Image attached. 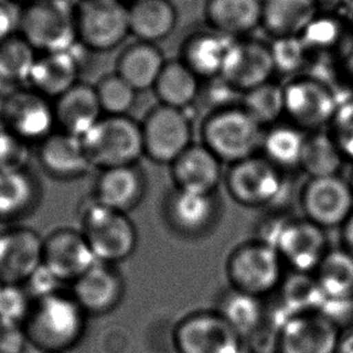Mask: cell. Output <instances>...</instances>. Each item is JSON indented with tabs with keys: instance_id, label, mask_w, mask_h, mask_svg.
I'll list each match as a JSON object with an SVG mask.
<instances>
[{
	"instance_id": "f907efd6",
	"label": "cell",
	"mask_w": 353,
	"mask_h": 353,
	"mask_svg": "<svg viewBox=\"0 0 353 353\" xmlns=\"http://www.w3.org/2000/svg\"><path fill=\"white\" fill-rule=\"evenodd\" d=\"M335 353H353V327L343 336H339Z\"/></svg>"
},
{
	"instance_id": "8d00e7d4",
	"label": "cell",
	"mask_w": 353,
	"mask_h": 353,
	"mask_svg": "<svg viewBox=\"0 0 353 353\" xmlns=\"http://www.w3.org/2000/svg\"><path fill=\"white\" fill-rule=\"evenodd\" d=\"M240 105L264 129L279 123L285 116L283 86L268 81L243 93Z\"/></svg>"
},
{
	"instance_id": "6da1fadb",
	"label": "cell",
	"mask_w": 353,
	"mask_h": 353,
	"mask_svg": "<svg viewBox=\"0 0 353 353\" xmlns=\"http://www.w3.org/2000/svg\"><path fill=\"white\" fill-rule=\"evenodd\" d=\"M86 312L70 294L58 291L33 301L22 323L29 344L41 353H64L79 344Z\"/></svg>"
},
{
	"instance_id": "7c38bea8",
	"label": "cell",
	"mask_w": 353,
	"mask_h": 353,
	"mask_svg": "<svg viewBox=\"0 0 353 353\" xmlns=\"http://www.w3.org/2000/svg\"><path fill=\"white\" fill-rule=\"evenodd\" d=\"M285 116L303 132H316L330 124L338 111L333 93L315 77H296L283 86Z\"/></svg>"
},
{
	"instance_id": "3957f363",
	"label": "cell",
	"mask_w": 353,
	"mask_h": 353,
	"mask_svg": "<svg viewBox=\"0 0 353 353\" xmlns=\"http://www.w3.org/2000/svg\"><path fill=\"white\" fill-rule=\"evenodd\" d=\"M19 34L40 53L63 52L77 40L75 5L67 0H33L19 9Z\"/></svg>"
},
{
	"instance_id": "9a60e30c",
	"label": "cell",
	"mask_w": 353,
	"mask_h": 353,
	"mask_svg": "<svg viewBox=\"0 0 353 353\" xmlns=\"http://www.w3.org/2000/svg\"><path fill=\"white\" fill-rule=\"evenodd\" d=\"M174 339L179 353H243L241 335L217 311L188 316Z\"/></svg>"
},
{
	"instance_id": "681fc988",
	"label": "cell",
	"mask_w": 353,
	"mask_h": 353,
	"mask_svg": "<svg viewBox=\"0 0 353 353\" xmlns=\"http://www.w3.org/2000/svg\"><path fill=\"white\" fill-rule=\"evenodd\" d=\"M341 230H343L341 238H343L344 248L353 256V212L341 227Z\"/></svg>"
},
{
	"instance_id": "44dd1931",
	"label": "cell",
	"mask_w": 353,
	"mask_h": 353,
	"mask_svg": "<svg viewBox=\"0 0 353 353\" xmlns=\"http://www.w3.org/2000/svg\"><path fill=\"white\" fill-rule=\"evenodd\" d=\"M79 43L63 52L41 53L38 56L27 86L50 101H56L80 82L82 61Z\"/></svg>"
},
{
	"instance_id": "7402d4cb",
	"label": "cell",
	"mask_w": 353,
	"mask_h": 353,
	"mask_svg": "<svg viewBox=\"0 0 353 353\" xmlns=\"http://www.w3.org/2000/svg\"><path fill=\"white\" fill-rule=\"evenodd\" d=\"M146 177L135 165L101 170L93 187V201L111 210L128 214L143 201Z\"/></svg>"
},
{
	"instance_id": "52a82bcc",
	"label": "cell",
	"mask_w": 353,
	"mask_h": 353,
	"mask_svg": "<svg viewBox=\"0 0 353 353\" xmlns=\"http://www.w3.org/2000/svg\"><path fill=\"white\" fill-rule=\"evenodd\" d=\"M81 232L98 262L117 264L138 246V232L128 214L111 210L92 201L81 215Z\"/></svg>"
},
{
	"instance_id": "6f0895ef",
	"label": "cell",
	"mask_w": 353,
	"mask_h": 353,
	"mask_svg": "<svg viewBox=\"0 0 353 353\" xmlns=\"http://www.w3.org/2000/svg\"><path fill=\"white\" fill-rule=\"evenodd\" d=\"M3 86V85H1V82H0V87Z\"/></svg>"
},
{
	"instance_id": "cb8c5ba5",
	"label": "cell",
	"mask_w": 353,
	"mask_h": 353,
	"mask_svg": "<svg viewBox=\"0 0 353 353\" xmlns=\"http://www.w3.org/2000/svg\"><path fill=\"white\" fill-rule=\"evenodd\" d=\"M53 109L59 130L79 138L85 137L104 116L96 88L81 81L53 101Z\"/></svg>"
},
{
	"instance_id": "277c9868",
	"label": "cell",
	"mask_w": 353,
	"mask_h": 353,
	"mask_svg": "<svg viewBox=\"0 0 353 353\" xmlns=\"http://www.w3.org/2000/svg\"><path fill=\"white\" fill-rule=\"evenodd\" d=\"M257 239L272 245L293 272L314 274L330 251L325 230L306 219H272Z\"/></svg>"
},
{
	"instance_id": "d6986e66",
	"label": "cell",
	"mask_w": 353,
	"mask_h": 353,
	"mask_svg": "<svg viewBox=\"0 0 353 353\" xmlns=\"http://www.w3.org/2000/svg\"><path fill=\"white\" fill-rule=\"evenodd\" d=\"M37 157L46 175L58 181L81 179L93 169L82 138L62 130H54L38 143Z\"/></svg>"
},
{
	"instance_id": "c3c4849f",
	"label": "cell",
	"mask_w": 353,
	"mask_h": 353,
	"mask_svg": "<svg viewBox=\"0 0 353 353\" xmlns=\"http://www.w3.org/2000/svg\"><path fill=\"white\" fill-rule=\"evenodd\" d=\"M19 9L14 10L5 0H0V43L19 33Z\"/></svg>"
},
{
	"instance_id": "7dc6e473",
	"label": "cell",
	"mask_w": 353,
	"mask_h": 353,
	"mask_svg": "<svg viewBox=\"0 0 353 353\" xmlns=\"http://www.w3.org/2000/svg\"><path fill=\"white\" fill-rule=\"evenodd\" d=\"M27 344L22 325L0 319V353H23Z\"/></svg>"
},
{
	"instance_id": "60d3db41",
	"label": "cell",
	"mask_w": 353,
	"mask_h": 353,
	"mask_svg": "<svg viewBox=\"0 0 353 353\" xmlns=\"http://www.w3.org/2000/svg\"><path fill=\"white\" fill-rule=\"evenodd\" d=\"M269 46L275 72L283 75H296L309 59V52L299 37L274 39Z\"/></svg>"
},
{
	"instance_id": "ba28073f",
	"label": "cell",
	"mask_w": 353,
	"mask_h": 353,
	"mask_svg": "<svg viewBox=\"0 0 353 353\" xmlns=\"http://www.w3.org/2000/svg\"><path fill=\"white\" fill-rule=\"evenodd\" d=\"M223 180L230 198L252 209L277 204L286 188L283 172L261 153L230 165Z\"/></svg>"
},
{
	"instance_id": "836d02e7",
	"label": "cell",
	"mask_w": 353,
	"mask_h": 353,
	"mask_svg": "<svg viewBox=\"0 0 353 353\" xmlns=\"http://www.w3.org/2000/svg\"><path fill=\"white\" fill-rule=\"evenodd\" d=\"M314 276L325 299H353V256L345 248L330 250Z\"/></svg>"
},
{
	"instance_id": "680465c9",
	"label": "cell",
	"mask_w": 353,
	"mask_h": 353,
	"mask_svg": "<svg viewBox=\"0 0 353 353\" xmlns=\"http://www.w3.org/2000/svg\"><path fill=\"white\" fill-rule=\"evenodd\" d=\"M130 1H135V0H130Z\"/></svg>"
},
{
	"instance_id": "d4e9b609",
	"label": "cell",
	"mask_w": 353,
	"mask_h": 353,
	"mask_svg": "<svg viewBox=\"0 0 353 353\" xmlns=\"http://www.w3.org/2000/svg\"><path fill=\"white\" fill-rule=\"evenodd\" d=\"M264 0H206L204 14L209 28L230 38H248L262 27Z\"/></svg>"
},
{
	"instance_id": "4316f807",
	"label": "cell",
	"mask_w": 353,
	"mask_h": 353,
	"mask_svg": "<svg viewBox=\"0 0 353 353\" xmlns=\"http://www.w3.org/2000/svg\"><path fill=\"white\" fill-rule=\"evenodd\" d=\"M41 199V186L28 168L0 170V222L22 220L35 211Z\"/></svg>"
},
{
	"instance_id": "8fae6325",
	"label": "cell",
	"mask_w": 353,
	"mask_h": 353,
	"mask_svg": "<svg viewBox=\"0 0 353 353\" xmlns=\"http://www.w3.org/2000/svg\"><path fill=\"white\" fill-rule=\"evenodd\" d=\"M0 122L27 143H39L53 133V103L27 87H16L0 99Z\"/></svg>"
},
{
	"instance_id": "5bb4252c",
	"label": "cell",
	"mask_w": 353,
	"mask_h": 353,
	"mask_svg": "<svg viewBox=\"0 0 353 353\" xmlns=\"http://www.w3.org/2000/svg\"><path fill=\"white\" fill-rule=\"evenodd\" d=\"M168 227L182 238L196 239L210 233L220 216L216 193H196L174 188L163 203Z\"/></svg>"
},
{
	"instance_id": "11a10c76",
	"label": "cell",
	"mask_w": 353,
	"mask_h": 353,
	"mask_svg": "<svg viewBox=\"0 0 353 353\" xmlns=\"http://www.w3.org/2000/svg\"><path fill=\"white\" fill-rule=\"evenodd\" d=\"M350 186H351V188H352V192H353V174H352V177H351V181H350Z\"/></svg>"
},
{
	"instance_id": "d6a6232c",
	"label": "cell",
	"mask_w": 353,
	"mask_h": 353,
	"mask_svg": "<svg viewBox=\"0 0 353 353\" xmlns=\"http://www.w3.org/2000/svg\"><path fill=\"white\" fill-rule=\"evenodd\" d=\"M305 132L291 123H276L264 130L261 154L282 172L301 168Z\"/></svg>"
},
{
	"instance_id": "9f6ffc18",
	"label": "cell",
	"mask_w": 353,
	"mask_h": 353,
	"mask_svg": "<svg viewBox=\"0 0 353 353\" xmlns=\"http://www.w3.org/2000/svg\"><path fill=\"white\" fill-rule=\"evenodd\" d=\"M29 1H33V0H26V3H29Z\"/></svg>"
},
{
	"instance_id": "1f68e13d",
	"label": "cell",
	"mask_w": 353,
	"mask_h": 353,
	"mask_svg": "<svg viewBox=\"0 0 353 353\" xmlns=\"http://www.w3.org/2000/svg\"><path fill=\"white\" fill-rule=\"evenodd\" d=\"M201 81L180 59L167 61L152 90L159 104L186 110L199 98Z\"/></svg>"
},
{
	"instance_id": "f5cc1de1",
	"label": "cell",
	"mask_w": 353,
	"mask_h": 353,
	"mask_svg": "<svg viewBox=\"0 0 353 353\" xmlns=\"http://www.w3.org/2000/svg\"><path fill=\"white\" fill-rule=\"evenodd\" d=\"M67 1H69L70 4L75 5V6H77V4H80V3H81L82 0H67Z\"/></svg>"
},
{
	"instance_id": "f6af8a7d",
	"label": "cell",
	"mask_w": 353,
	"mask_h": 353,
	"mask_svg": "<svg viewBox=\"0 0 353 353\" xmlns=\"http://www.w3.org/2000/svg\"><path fill=\"white\" fill-rule=\"evenodd\" d=\"M334 129L330 134L345 158L353 159V104L338 109L333 119Z\"/></svg>"
},
{
	"instance_id": "5b68a950",
	"label": "cell",
	"mask_w": 353,
	"mask_h": 353,
	"mask_svg": "<svg viewBox=\"0 0 353 353\" xmlns=\"http://www.w3.org/2000/svg\"><path fill=\"white\" fill-rule=\"evenodd\" d=\"M82 141L92 167L99 170L135 165L143 156L141 124L129 116H103Z\"/></svg>"
},
{
	"instance_id": "bcb514c9",
	"label": "cell",
	"mask_w": 353,
	"mask_h": 353,
	"mask_svg": "<svg viewBox=\"0 0 353 353\" xmlns=\"http://www.w3.org/2000/svg\"><path fill=\"white\" fill-rule=\"evenodd\" d=\"M62 282L53 275L45 265L39 267L35 272L29 276L28 280L24 282L22 286L27 291L33 301L50 296L59 291Z\"/></svg>"
},
{
	"instance_id": "30bf717a",
	"label": "cell",
	"mask_w": 353,
	"mask_h": 353,
	"mask_svg": "<svg viewBox=\"0 0 353 353\" xmlns=\"http://www.w3.org/2000/svg\"><path fill=\"white\" fill-rule=\"evenodd\" d=\"M140 124L143 156L151 162L170 165L193 143L191 119L186 110L158 104Z\"/></svg>"
},
{
	"instance_id": "83f0119b",
	"label": "cell",
	"mask_w": 353,
	"mask_h": 353,
	"mask_svg": "<svg viewBox=\"0 0 353 353\" xmlns=\"http://www.w3.org/2000/svg\"><path fill=\"white\" fill-rule=\"evenodd\" d=\"M339 335L323 316H299L287 325L282 353H335Z\"/></svg>"
},
{
	"instance_id": "2e32d148",
	"label": "cell",
	"mask_w": 353,
	"mask_h": 353,
	"mask_svg": "<svg viewBox=\"0 0 353 353\" xmlns=\"http://www.w3.org/2000/svg\"><path fill=\"white\" fill-rule=\"evenodd\" d=\"M43 238L26 225L0 228V280L23 285L43 265Z\"/></svg>"
},
{
	"instance_id": "e0dca14e",
	"label": "cell",
	"mask_w": 353,
	"mask_h": 353,
	"mask_svg": "<svg viewBox=\"0 0 353 353\" xmlns=\"http://www.w3.org/2000/svg\"><path fill=\"white\" fill-rule=\"evenodd\" d=\"M97 262L80 230L58 228L43 238V264L62 283H74Z\"/></svg>"
},
{
	"instance_id": "74e56055",
	"label": "cell",
	"mask_w": 353,
	"mask_h": 353,
	"mask_svg": "<svg viewBox=\"0 0 353 353\" xmlns=\"http://www.w3.org/2000/svg\"><path fill=\"white\" fill-rule=\"evenodd\" d=\"M217 312L243 336L252 332L262 320L261 298L230 288L221 296Z\"/></svg>"
},
{
	"instance_id": "ac0fdd59",
	"label": "cell",
	"mask_w": 353,
	"mask_h": 353,
	"mask_svg": "<svg viewBox=\"0 0 353 353\" xmlns=\"http://www.w3.org/2000/svg\"><path fill=\"white\" fill-rule=\"evenodd\" d=\"M274 74L270 46L248 37L233 41L220 77L243 94L272 81Z\"/></svg>"
},
{
	"instance_id": "7bdbcfd3",
	"label": "cell",
	"mask_w": 353,
	"mask_h": 353,
	"mask_svg": "<svg viewBox=\"0 0 353 353\" xmlns=\"http://www.w3.org/2000/svg\"><path fill=\"white\" fill-rule=\"evenodd\" d=\"M32 304L33 299L22 285H4L0 293V319L22 325Z\"/></svg>"
},
{
	"instance_id": "ab89813d",
	"label": "cell",
	"mask_w": 353,
	"mask_h": 353,
	"mask_svg": "<svg viewBox=\"0 0 353 353\" xmlns=\"http://www.w3.org/2000/svg\"><path fill=\"white\" fill-rule=\"evenodd\" d=\"M94 88L104 116H128L135 105L138 92L116 72L101 77Z\"/></svg>"
},
{
	"instance_id": "484cf974",
	"label": "cell",
	"mask_w": 353,
	"mask_h": 353,
	"mask_svg": "<svg viewBox=\"0 0 353 353\" xmlns=\"http://www.w3.org/2000/svg\"><path fill=\"white\" fill-rule=\"evenodd\" d=\"M234 40L210 28L199 30L183 41L179 59L201 80H210L220 77Z\"/></svg>"
},
{
	"instance_id": "603a6c76",
	"label": "cell",
	"mask_w": 353,
	"mask_h": 353,
	"mask_svg": "<svg viewBox=\"0 0 353 353\" xmlns=\"http://www.w3.org/2000/svg\"><path fill=\"white\" fill-rule=\"evenodd\" d=\"M222 164L203 143H192L169 165L174 188L196 193H216L225 177Z\"/></svg>"
},
{
	"instance_id": "816d5d0a",
	"label": "cell",
	"mask_w": 353,
	"mask_h": 353,
	"mask_svg": "<svg viewBox=\"0 0 353 353\" xmlns=\"http://www.w3.org/2000/svg\"><path fill=\"white\" fill-rule=\"evenodd\" d=\"M349 58H350V64H351V68H352V70H353V43H352V46H351V48H350Z\"/></svg>"
},
{
	"instance_id": "ee69618b",
	"label": "cell",
	"mask_w": 353,
	"mask_h": 353,
	"mask_svg": "<svg viewBox=\"0 0 353 353\" xmlns=\"http://www.w3.org/2000/svg\"><path fill=\"white\" fill-rule=\"evenodd\" d=\"M205 101L209 104L210 111L219 110L228 106L239 105L236 98L243 97L234 87L230 86L223 77H217L210 80H206V87L204 88Z\"/></svg>"
},
{
	"instance_id": "e575fe53",
	"label": "cell",
	"mask_w": 353,
	"mask_h": 353,
	"mask_svg": "<svg viewBox=\"0 0 353 353\" xmlns=\"http://www.w3.org/2000/svg\"><path fill=\"white\" fill-rule=\"evenodd\" d=\"M345 157L330 133L316 130L306 133L301 168L309 177L339 175Z\"/></svg>"
},
{
	"instance_id": "db71d44e",
	"label": "cell",
	"mask_w": 353,
	"mask_h": 353,
	"mask_svg": "<svg viewBox=\"0 0 353 353\" xmlns=\"http://www.w3.org/2000/svg\"><path fill=\"white\" fill-rule=\"evenodd\" d=\"M4 282L1 281V280H0V293H1V290H3V287H4Z\"/></svg>"
},
{
	"instance_id": "8992f818",
	"label": "cell",
	"mask_w": 353,
	"mask_h": 353,
	"mask_svg": "<svg viewBox=\"0 0 353 353\" xmlns=\"http://www.w3.org/2000/svg\"><path fill=\"white\" fill-rule=\"evenodd\" d=\"M283 262L272 245L259 239L239 245L230 252L225 272L230 288L250 296H267L281 286Z\"/></svg>"
},
{
	"instance_id": "4dcf8cb0",
	"label": "cell",
	"mask_w": 353,
	"mask_h": 353,
	"mask_svg": "<svg viewBox=\"0 0 353 353\" xmlns=\"http://www.w3.org/2000/svg\"><path fill=\"white\" fill-rule=\"evenodd\" d=\"M165 58L156 43L137 41L121 52L116 74L128 82L135 91L152 90L165 64Z\"/></svg>"
},
{
	"instance_id": "4fadbf2b",
	"label": "cell",
	"mask_w": 353,
	"mask_h": 353,
	"mask_svg": "<svg viewBox=\"0 0 353 353\" xmlns=\"http://www.w3.org/2000/svg\"><path fill=\"white\" fill-rule=\"evenodd\" d=\"M304 219L327 230L343 227L353 212L350 182L339 175L309 177L301 192Z\"/></svg>"
},
{
	"instance_id": "f546056e",
	"label": "cell",
	"mask_w": 353,
	"mask_h": 353,
	"mask_svg": "<svg viewBox=\"0 0 353 353\" xmlns=\"http://www.w3.org/2000/svg\"><path fill=\"white\" fill-rule=\"evenodd\" d=\"M129 29L138 41L157 43L167 39L177 23L176 8L170 0L130 1Z\"/></svg>"
},
{
	"instance_id": "7a4b0ae2",
	"label": "cell",
	"mask_w": 353,
	"mask_h": 353,
	"mask_svg": "<svg viewBox=\"0 0 353 353\" xmlns=\"http://www.w3.org/2000/svg\"><path fill=\"white\" fill-rule=\"evenodd\" d=\"M265 129L241 105L210 111L201 123V143L223 164H234L261 152Z\"/></svg>"
},
{
	"instance_id": "ffe728a7",
	"label": "cell",
	"mask_w": 353,
	"mask_h": 353,
	"mask_svg": "<svg viewBox=\"0 0 353 353\" xmlns=\"http://www.w3.org/2000/svg\"><path fill=\"white\" fill-rule=\"evenodd\" d=\"M72 296L88 315H105L123 298V279L114 264L97 262L72 283Z\"/></svg>"
},
{
	"instance_id": "b9f144b4",
	"label": "cell",
	"mask_w": 353,
	"mask_h": 353,
	"mask_svg": "<svg viewBox=\"0 0 353 353\" xmlns=\"http://www.w3.org/2000/svg\"><path fill=\"white\" fill-rule=\"evenodd\" d=\"M28 145L0 122V170H17L27 168Z\"/></svg>"
},
{
	"instance_id": "d590c367",
	"label": "cell",
	"mask_w": 353,
	"mask_h": 353,
	"mask_svg": "<svg viewBox=\"0 0 353 353\" xmlns=\"http://www.w3.org/2000/svg\"><path fill=\"white\" fill-rule=\"evenodd\" d=\"M26 39L19 33L0 43V82L3 86H27L38 58Z\"/></svg>"
},
{
	"instance_id": "9c48e42d",
	"label": "cell",
	"mask_w": 353,
	"mask_h": 353,
	"mask_svg": "<svg viewBox=\"0 0 353 353\" xmlns=\"http://www.w3.org/2000/svg\"><path fill=\"white\" fill-rule=\"evenodd\" d=\"M77 40L87 51L109 52L130 34L123 0H82L75 6Z\"/></svg>"
},
{
	"instance_id": "f1b7e54d",
	"label": "cell",
	"mask_w": 353,
	"mask_h": 353,
	"mask_svg": "<svg viewBox=\"0 0 353 353\" xmlns=\"http://www.w3.org/2000/svg\"><path fill=\"white\" fill-rule=\"evenodd\" d=\"M320 12V0H264L262 28L274 39L299 37Z\"/></svg>"
},
{
	"instance_id": "f35d334b",
	"label": "cell",
	"mask_w": 353,
	"mask_h": 353,
	"mask_svg": "<svg viewBox=\"0 0 353 353\" xmlns=\"http://www.w3.org/2000/svg\"><path fill=\"white\" fill-rule=\"evenodd\" d=\"M346 33V22L334 12L316 16L307 28L299 35L307 52H328L341 45Z\"/></svg>"
}]
</instances>
